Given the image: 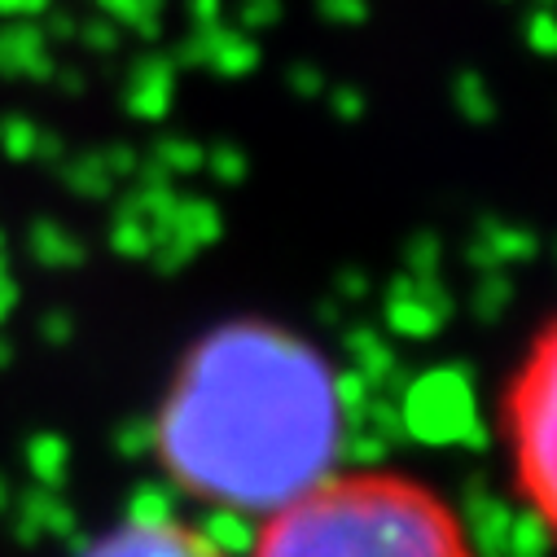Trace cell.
Masks as SVG:
<instances>
[{"mask_svg": "<svg viewBox=\"0 0 557 557\" xmlns=\"http://www.w3.org/2000/svg\"><path fill=\"white\" fill-rule=\"evenodd\" d=\"M347 399L334 364L276 321L207 330L168 377L159 466L207 509L263 518L343 461Z\"/></svg>", "mask_w": 557, "mask_h": 557, "instance_id": "cell-1", "label": "cell"}, {"mask_svg": "<svg viewBox=\"0 0 557 557\" xmlns=\"http://www.w3.org/2000/svg\"><path fill=\"white\" fill-rule=\"evenodd\" d=\"M246 557H479V540L426 474L338 461L255 518Z\"/></svg>", "mask_w": 557, "mask_h": 557, "instance_id": "cell-2", "label": "cell"}, {"mask_svg": "<svg viewBox=\"0 0 557 557\" xmlns=\"http://www.w3.org/2000/svg\"><path fill=\"white\" fill-rule=\"evenodd\" d=\"M509 487L548 548H557V312L522 343L496 395Z\"/></svg>", "mask_w": 557, "mask_h": 557, "instance_id": "cell-3", "label": "cell"}, {"mask_svg": "<svg viewBox=\"0 0 557 557\" xmlns=\"http://www.w3.org/2000/svg\"><path fill=\"white\" fill-rule=\"evenodd\" d=\"M75 557H233L207 527L181 513H136L92 535Z\"/></svg>", "mask_w": 557, "mask_h": 557, "instance_id": "cell-4", "label": "cell"}]
</instances>
